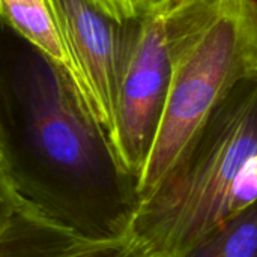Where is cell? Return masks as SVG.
Masks as SVG:
<instances>
[{
	"mask_svg": "<svg viewBox=\"0 0 257 257\" xmlns=\"http://www.w3.org/2000/svg\"><path fill=\"white\" fill-rule=\"evenodd\" d=\"M175 8L123 24L116 102L108 140L120 166L140 179L164 113L173 68Z\"/></svg>",
	"mask_w": 257,
	"mask_h": 257,
	"instance_id": "4",
	"label": "cell"
},
{
	"mask_svg": "<svg viewBox=\"0 0 257 257\" xmlns=\"http://www.w3.org/2000/svg\"><path fill=\"white\" fill-rule=\"evenodd\" d=\"M257 200V75L211 113L181 157L139 202L126 238L148 257H179Z\"/></svg>",
	"mask_w": 257,
	"mask_h": 257,
	"instance_id": "2",
	"label": "cell"
},
{
	"mask_svg": "<svg viewBox=\"0 0 257 257\" xmlns=\"http://www.w3.org/2000/svg\"><path fill=\"white\" fill-rule=\"evenodd\" d=\"M0 23L8 24L63 77L80 105L96 120L92 92L50 2L0 0Z\"/></svg>",
	"mask_w": 257,
	"mask_h": 257,
	"instance_id": "6",
	"label": "cell"
},
{
	"mask_svg": "<svg viewBox=\"0 0 257 257\" xmlns=\"http://www.w3.org/2000/svg\"><path fill=\"white\" fill-rule=\"evenodd\" d=\"M15 108L5 104L0 167L18 199L51 223L96 241L126 238L139 181L104 128L33 48L18 65Z\"/></svg>",
	"mask_w": 257,
	"mask_h": 257,
	"instance_id": "1",
	"label": "cell"
},
{
	"mask_svg": "<svg viewBox=\"0 0 257 257\" xmlns=\"http://www.w3.org/2000/svg\"><path fill=\"white\" fill-rule=\"evenodd\" d=\"M98 11L117 24H126L142 15L139 0H90Z\"/></svg>",
	"mask_w": 257,
	"mask_h": 257,
	"instance_id": "9",
	"label": "cell"
},
{
	"mask_svg": "<svg viewBox=\"0 0 257 257\" xmlns=\"http://www.w3.org/2000/svg\"><path fill=\"white\" fill-rule=\"evenodd\" d=\"M0 257H148L128 238L96 241L66 230L27 205L0 235Z\"/></svg>",
	"mask_w": 257,
	"mask_h": 257,
	"instance_id": "7",
	"label": "cell"
},
{
	"mask_svg": "<svg viewBox=\"0 0 257 257\" xmlns=\"http://www.w3.org/2000/svg\"><path fill=\"white\" fill-rule=\"evenodd\" d=\"M23 206L24 203L18 199L0 167V235L11 227Z\"/></svg>",
	"mask_w": 257,
	"mask_h": 257,
	"instance_id": "10",
	"label": "cell"
},
{
	"mask_svg": "<svg viewBox=\"0 0 257 257\" xmlns=\"http://www.w3.org/2000/svg\"><path fill=\"white\" fill-rule=\"evenodd\" d=\"M3 119H5V102L0 96V142H2V133H3Z\"/></svg>",
	"mask_w": 257,
	"mask_h": 257,
	"instance_id": "12",
	"label": "cell"
},
{
	"mask_svg": "<svg viewBox=\"0 0 257 257\" xmlns=\"http://www.w3.org/2000/svg\"><path fill=\"white\" fill-rule=\"evenodd\" d=\"M140 2V9L142 14L145 12H160V11H167L176 5H181L184 2L190 0H139Z\"/></svg>",
	"mask_w": 257,
	"mask_h": 257,
	"instance_id": "11",
	"label": "cell"
},
{
	"mask_svg": "<svg viewBox=\"0 0 257 257\" xmlns=\"http://www.w3.org/2000/svg\"><path fill=\"white\" fill-rule=\"evenodd\" d=\"M93 96L98 123L108 136L113 120L123 24H117L90 0H48Z\"/></svg>",
	"mask_w": 257,
	"mask_h": 257,
	"instance_id": "5",
	"label": "cell"
},
{
	"mask_svg": "<svg viewBox=\"0 0 257 257\" xmlns=\"http://www.w3.org/2000/svg\"><path fill=\"white\" fill-rule=\"evenodd\" d=\"M179 257H257V200L223 220Z\"/></svg>",
	"mask_w": 257,
	"mask_h": 257,
	"instance_id": "8",
	"label": "cell"
},
{
	"mask_svg": "<svg viewBox=\"0 0 257 257\" xmlns=\"http://www.w3.org/2000/svg\"><path fill=\"white\" fill-rule=\"evenodd\" d=\"M173 8L172 80L139 179L140 199L164 178L223 99L257 75V0H190Z\"/></svg>",
	"mask_w": 257,
	"mask_h": 257,
	"instance_id": "3",
	"label": "cell"
}]
</instances>
